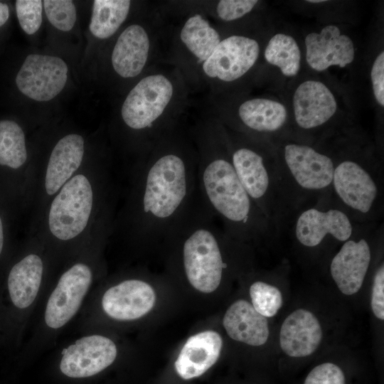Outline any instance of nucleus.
Masks as SVG:
<instances>
[{
  "instance_id": "obj_7",
  "label": "nucleus",
  "mask_w": 384,
  "mask_h": 384,
  "mask_svg": "<svg viewBox=\"0 0 384 384\" xmlns=\"http://www.w3.org/2000/svg\"><path fill=\"white\" fill-rule=\"evenodd\" d=\"M274 157L292 217L328 196L335 165L332 156L307 144L287 142Z\"/></svg>"
},
{
  "instance_id": "obj_18",
  "label": "nucleus",
  "mask_w": 384,
  "mask_h": 384,
  "mask_svg": "<svg viewBox=\"0 0 384 384\" xmlns=\"http://www.w3.org/2000/svg\"><path fill=\"white\" fill-rule=\"evenodd\" d=\"M155 301V292L150 284L131 278L110 287L102 296V307L114 319L131 321L146 314Z\"/></svg>"
},
{
  "instance_id": "obj_5",
  "label": "nucleus",
  "mask_w": 384,
  "mask_h": 384,
  "mask_svg": "<svg viewBox=\"0 0 384 384\" xmlns=\"http://www.w3.org/2000/svg\"><path fill=\"white\" fill-rule=\"evenodd\" d=\"M235 240L204 201L168 245L178 250L183 272L188 283L195 289L209 294L218 288L229 267L225 259V248Z\"/></svg>"
},
{
  "instance_id": "obj_11",
  "label": "nucleus",
  "mask_w": 384,
  "mask_h": 384,
  "mask_svg": "<svg viewBox=\"0 0 384 384\" xmlns=\"http://www.w3.org/2000/svg\"><path fill=\"white\" fill-rule=\"evenodd\" d=\"M85 140L77 133L61 137L54 145L46 166L36 176L31 203L33 210L31 231L55 194L83 166Z\"/></svg>"
},
{
  "instance_id": "obj_1",
  "label": "nucleus",
  "mask_w": 384,
  "mask_h": 384,
  "mask_svg": "<svg viewBox=\"0 0 384 384\" xmlns=\"http://www.w3.org/2000/svg\"><path fill=\"white\" fill-rule=\"evenodd\" d=\"M198 162L196 145L181 120L159 139L142 161L131 167L110 236L142 247L169 245L204 202Z\"/></svg>"
},
{
  "instance_id": "obj_10",
  "label": "nucleus",
  "mask_w": 384,
  "mask_h": 384,
  "mask_svg": "<svg viewBox=\"0 0 384 384\" xmlns=\"http://www.w3.org/2000/svg\"><path fill=\"white\" fill-rule=\"evenodd\" d=\"M260 54V44L254 38L242 34L223 37L202 66L201 87L208 88L209 97L220 95L224 87L252 70Z\"/></svg>"
},
{
  "instance_id": "obj_23",
  "label": "nucleus",
  "mask_w": 384,
  "mask_h": 384,
  "mask_svg": "<svg viewBox=\"0 0 384 384\" xmlns=\"http://www.w3.org/2000/svg\"><path fill=\"white\" fill-rule=\"evenodd\" d=\"M223 324L232 339L252 346L265 344L270 334L267 318L243 299L235 302L228 309Z\"/></svg>"
},
{
  "instance_id": "obj_26",
  "label": "nucleus",
  "mask_w": 384,
  "mask_h": 384,
  "mask_svg": "<svg viewBox=\"0 0 384 384\" xmlns=\"http://www.w3.org/2000/svg\"><path fill=\"white\" fill-rule=\"evenodd\" d=\"M27 160L26 136L22 127L14 120H0V166L18 170L26 165Z\"/></svg>"
},
{
  "instance_id": "obj_21",
  "label": "nucleus",
  "mask_w": 384,
  "mask_h": 384,
  "mask_svg": "<svg viewBox=\"0 0 384 384\" xmlns=\"http://www.w3.org/2000/svg\"><path fill=\"white\" fill-rule=\"evenodd\" d=\"M322 329L316 316L304 309L292 312L283 321L279 344L289 356L300 358L311 355L319 346Z\"/></svg>"
},
{
  "instance_id": "obj_22",
  "label": "nucleus",
  "mask_w": 384,
  "mask_h": 384,
  "mask_svg": "<svg viewBox=\"0 0 384 384\" xmlns=\"http://www.w3.org/2000/svg\"><path fill=\"white\" fill-rule=\"evenodd\" d=\"M222 346V338L214 331H205L191 336L174 363L177 374L183 380L201 376L216 363Z\"/></svg>"
},
{
  "instance_id": "obj_20",
  "label": "nucleus",
  "mask_w": 384,
  "mask_h": 384,
  "mask_svg": "<svg viewBox=\"0 0 384 384\" xmlns=\"http://www.w3.org/2000/svg\"><path fill=\"white\" fill-rule=\"evenodd\" d=\"M306 60L314 70L321 72L331 66L344 68L355 57L351 38L341 33L333 24L324 27L320 32H311L305 37Z\"/></svg>"
},
{
  "instance_id": "obj_33",
  "label": "nucleus",
  "mask_w": 384,
  "mask_h": 384,
  "mask_svg": "<svg viewBox=\"0 0 384 384\" xmlns=\"http://www.w3.org/2000/svg\"><path fill=\"white\" fill-rule=\"evenodd\" d=\"M370 80L374 97L377 102L384 106V52L382 50L375 58L371 70Z\"/></svg>"
},
{
  "instance_id": "obj_24",
  "label": "nucleus",
  "mask_w": 384,
  "mask_h": 384,
  "mask_svg": "<svg viewBox=\"0 0 384 384\" xmlns=\"http://www.w3.org/2000/svg\"><path fill=\"white\" fill-rule=\"evenodd\" d=\"M43 271V260L36 252L25 255L12 267L8 276V289L15 306L26 309L33 302L41 285Z\"/></svg>"
},
{
  "instance_id": "obj_8",
  "label": "nucleus",
  "mask_w": 384,
  "mask_h": 384,
  "mask_svg": "<svg viewBox=\"0 0 384 384\" xmlns=\"http://www.w3.org/2000/svg\"><path fill=\"white\" fill-rule=\"evenodd\" d=\"M326 198L359 224L377 223L383 212V171L358 159H335Z\"/></svg>"
},
{
  "instance_id": "obj_34",
  "label": "nucleus",
  "mask_w": 384,
  "mask_h": 384,
  "mask_svg": "<svg viewBox=\"0 0 384 384\" xmlns=\"http://www.w3.org/2000/svg\"><path fill=\"white\" fill-rule=\"evenodd\" d=\"M10 17V8L7 3L0 1V28L4 26Z\"/></svg>"
},
{
  "instance_id": "obj_3",
  "label": "nucleus",
  "mask_w": 384,
  "mask_h": 384,
  "mask_svg": "<svg viewBox=\"0 0 384 384\" xmlns=\"http://www.w3.org/2000/svg\"><path fill=\"white\" fill-rule=\"evenodd\" d=\"M117 197L107 164L87 169L82 166L52 198L32 233L63 245L110 237Z\"/></svg>"
},
{
  "instance_id": "obj_14",
  "label": "nucleus",
  "mask_w": 384,
  "mask_h": 384,
  "mask_svg": "<svg viewBox=\"0 0 384 384\" xmlns=\"http://www.w3.org/2000/svg\"><path fill=\"white\" fill-rule=\"evenodd\" d=\"M377 226V223L361 224L348 240L341 243L331 261V277L346 295L357 293L363 284L372 259L370 237Z\"/></svg>"
},
{
  "instance_id": "obj_28",
  "label": "nucleus",
  "mask_w": 384,
  "mask_h": 384,
  "mask_svg": "<svg viewBox=\"0 0 384 384\" xmlns=\"http://www.w3.org/2000/svg\"><path fill=\"white\" fill-rule=\"evenodd\" d=\"M252 305L265 317L274 316L283 304L282 294L275 286L263 281H255L250 287Z\"/></svg>"
},
{
  "instance_id": "obj_6",
  "label": "nucleus",
  "mask_w": 384,
  "mask_h": 384,
  "mask_svg": "<svg viewBox=\"0 0 384 384\" xmlns=\"http://www.w3.org/2000/svg\"><path fill=\"white\" fill-rule=\"evenodd\" d=\"M224 126V125H223ZM225 135L230 159L247 193L280 233L292 218L277 174L274 158L256 143L225 126Z\"/></svg>"
},
{
  "instance_id": "obj_15",
  "label": "nucleus",
  "mask_w": 384,
  "mask_h": 384,
  "mask_svg": "<svg viewBox=\"0 0 384 384\" xmlns=\"http://www.w3.org/2000/svg\"><path fill=\"white\" fill-rule=\"evenodd\" d=\"M93 280L91 267L77 262L60 277L45 311V322L53 329L65 326L77 313Z\"/></svg>"
},
{
  "instance_id": "obj_2",
  "label": "nucleus",
  "mask_w": 384,
  "mask_h": 384,
  "mask_svg": "<svg viewBox=\"0 0 384 384\" xmlns=\"http://www.w3.org/2000/svg\"><path fill=\"white\" fill-rule=\"evenodd\" d=\"M188 129L198 152L200 193L223 229L244 243L277 233L237 176L223 124L209 112Z\"/></svg>"
},
{
  "instance_id": "obj_29",
  "label": "nucleus",
  "mask_w": 384,
  "mask_h": 384,
  "mask_svg": "<svg viewBox=\"0 0 384 384\" xmlns=\"http://www.w3.org/2000/svg\"><path fill=\"white\" fill-rule=\"evenodd\" d=\"M46 15L50 23L62 31H70L76 21V8L70 0H44Z\"/></svg>"
},
{
  "instance_id": "obj_27",
  "label": "nucleus",
  "mask_w": 384,
  "mask_h": 384,
  "mask_svg": "<svg viewBox=\"0 0 384 384\" xmlns=\"http://www.w3.org/2000/svg\"><path fill=\"white\" fill-rule=\"evenodd\" d=\"M265 60L279 68L287 77L297 75L301 66V51L296 40L291 36L279 33L268 41L265 51Z\"/></svg>"
},
{
  "instance_id": "obj_25",
  "label": "nucleus",
  "mask_w": 384,
  "mask_h": 384,
  "mask_svg": "<svg viewBox=\"0 0 384 384\" xmlns=\"http://www.w3.org/2000/svg\"><path fill=\"white\" fill-rule=\"evenodd\" d=\"M131 6L129 0H95L89 26L91 33L102 40L114 36L127 19Z\"/></svg>"
},
{
  "instance_id": "obj_4",
  "label": "nucleus",
  "mask_w": 384,
  "mask_h": 384,
  "mask_svg": "<svg viewBox=\"0 0 384 384\" xmlns=\"http://www.w3.org/2000/svg\"><path fill=\"white\" fill-rule=\"evenodd\" d=\"M159 64L144 75L127 94L120 118L128 147L142 161L159 139L181 121L192 93L176 68Z\"/></svg>"
},
{
  "instance_id": "obj_16",
  "label": "nucleus",
  "mask_w": 384,
  "mask_h": 384,
  "mask_svg": "<svg viewBox=\"0 0 384 384\" xmlns=\"http://www.w3.org/2000/svg\"><path fill=\"white\" fill-rule=\"evenodd\" d=\"M68 79V66L58 57L30 54L18 71L15 83L18 90L28 98L49 101L64 88Z\"/></svg>"
},
{
  "instance_id": "obj_32",
  "label": "nucleus",
  "mask_w": 384,
  "mask_h": 384,
  "mask_svg": "<svg viewBox=\"0 0 384 384\" xmlns=\"http://www.w3.org/2000/svg\"><path fill=\"white\" fill-rule=\"evenodd\" d=\"M371 309L379 319H384V265L382 263L375 270L373 277Z\"/></svg>"
},
{
  "instance_id": "obj_30",
  "label": "nucleus",
  "mask_w": 384,
  "mask_h": 384,
  "mask_svg": "<svg viewBox=\"0 0 384 384\" xmlns=\"http://www.w3.org/2000/svg\"><path fill=\"white\" fill-rule=\"evenodd\" d=\"M41 0H17L15 1L16 16L22 30L28 35L35 33L42 23Z\"/></svg>"
},
{
  "instance_id": "obj_31",
  "label": "nucleus",
  "mask_w": 384,
  "mask_h": 384,
  "mask_svg": "<svg viewBox=\"0 0 384 384\" xmlns=\"http://www.w3.org/2000/svg\"><path fill=\"white\" fill-rule=\"evenodd\" d=\"M304 384H346V382L339 366L333 363H324L309 373Z\"/></svg>"
},
{
  "instance_id": "obj_9",
  "label": "nucleus",
  "mask_w": 384,
  "mask_h": 384,
  "mask_svg": "<svg viewBox=\"0 0 384 384\" xmlns=\"http://www.w3.org/2000/svg\"><path fill=\"white\" fill-rule=\"evenodd\" d=\"M169 14L182 18L178 25L170 28L162 63L178 69L191 90H196L201 88L202 66L223 36L202 14L179 11Z\"/></svg>"
},
{
  "instance_id": "obj_19",
  "label": "nucleus",
  "mask_w": 384,
  "mask_h": 384,
  "mask_svg": "<svg viewBox=\"0 0 384 384\" xmlns=\"http://www.w3.org/2000/svg\"><path fill=\"white\" fill-rule=\"evenodd\" d=\"M336 100L323 82L308 80L300 83L293 95V113L297 125L310 131L325 125L336 114Z\"/></svg>"
},
{
  "instance_id": "obj_13",
  "label": "nucleus",
  "mask_w": 384,
  "mask_h": 384,
  "mask_svg": "<svg viewBox=\"0 0 384 384\" xmlns=\"http://www.w3.org/2000/svg\"><path fill=\"white\" fill-rule=\"evenodd\" d=\"M230 110H213L209 112L228 129L258 144L262 137L280 131L287 120L285 106L268 98H247Z\"/></svg>"
},
{
  "instance_id": "obj_12",
  "label": "nucleus",
  "mask_w": 384,
  "mask_h": 384,
  "mask_svg": "<svg viewBox=\"0 0 384 384\" xmlns=\"http://www.w3.org/2000/svg\"><path fill=\"white\" fill-rule=\"evenodd\" d=\"M361 225L325 197L299 210L294 215L292 230L299 245L316 248L326 240L343 243Z\"/></svg>"
},
{
  "instance_id": "obj_17",
  "label": "nucleus",
  "mask_w": 384,
  "mask_h": 384,
  "mask_svg": "<svg viewBox=\"0 0 384 384\" xmlns=\"http://www.w3.org/2000/svg\"><path fill=\"white\" fill-rule=\"evenodd\" d=\"M117 350L114 343L101 335L82 337L62 352L60 370L73 378L90 377L110 366Z\"/></svg>"
},
{
  "instance_id": "obj_36",
  "label": "nucleus",
  "mask_w": 384,
  "mask_h": 384,
  "mask_svg": "<svg viewBox=\"0 0 384 384\" xmlns=\"http://www.w3.org/2000/svg\"><path fill=\"white\" fill-rule=\"evenodd\" d=\"M326 1L325 0H311V1H307V2H309V3H313V4H319V3H323V2H326Z\"/></svg>"
},
{
  "instance_id": "obj_35",
  "label": "nucleus",
  "mask_w": 384,
  "mask_h": 384,
  "mask_svg": "<svg viewBox=\"0 0 384 384\" xmlns=\"http://www.w3.org/2000/svg\"><path fill=\"white\" fill-rule=\"evenodd\" d=\"M4 242V225L0 216V255L1 254Z\"/></svg>"
}]
</instances>
